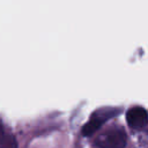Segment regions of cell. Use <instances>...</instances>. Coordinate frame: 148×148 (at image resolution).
I'll return each instance as SVG.
<instances>
[{"instance_id": "1", "label": "cell", "mask_w": 148, "mask_h": 148, "mask_svg": "<svg viewBox=\"0 0 148 148\" xmlns=\"http://www.w3.org/2000/svg\"><path fill=\"white\" fill-rule=\"evenodd\" d=\"M96 145L99 148H125L126 134L121 127H111L97 138Z\"/></svg>"}, {"instance_id": "2", "label": "cell", "mask_w": 148, "mask_h": 148, "mask_svg": "<svg viewBox=\"0 0 148 148\" xmlns=\"http://www.w3.org/2000/svg\"><path fill=\"white\" fill-rule=\"evenodd\" d=\"M114 113V110L111 109H105V110H99L97 112H95L91 118L89 119V121L86 123V125L82 128V134L83 135H91L94 134L103 124L105 120H108L110 117H112Z\"/></svg>"}, {"instance_id": "3", "label": "cell", "mask_w": 148, "mask_h": 148, "mask_svg": "<svg viewBox=\"0 0 148 148\" xmlns=\"http://www.w3.org/2000/svg\"><path fill=\"white\" fill-rule=\"evenodd\" d=\"M126 120L132 128H141L148 121V113L141 106H133L127 111Z\"/></svg>"}, {"instance_id": "4", "label": "cell", "mask_w": 148, "mask_h": 148, "mask_svg": "<svg viewBox=\"0 0 148 148\" xmlns=\"http://www.w3.org/2000/svg\"><path fill=\"white\" fill-rule=\"evenodd\" d=\"M0 148H17L16 141L0 124Z\"/></svg>"}]
</instances>
